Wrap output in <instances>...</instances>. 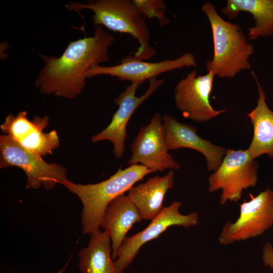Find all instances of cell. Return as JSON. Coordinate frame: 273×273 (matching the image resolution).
Segmentation results:
<instances>
[{"instance_id": "6da1fadb", "label": "cell", "mask_w": 273, "mask_h": 273, "mask_svg": "<svg viewBox=\"0 0 273 273\" xmlns=\"http://www.w3.org/2000/svg\"><path fill=\"white\" fill-rule=\"evenodd\" d=\"M95 28L93 36L70 41L59 57L40 55L44 64L35 86L42 94L73 99L84 88L89 70L109 61L115 37L102 26Z\"/></svg>"}, {"instance_id": "7a4b0ae2", "label": "cell", "mask_w": 273, "mask_h": 273, "mask_svg": "<svg viewBox=\"0 0 273 273\" xmlns=\"http://www.w3.org/2000/svg\"><path fill=\"white\" fill-rule=\"evenodd\" d=\"M210 24L213 55L206 63L207 72L221 78H232L242 71L251 68L253 46L246 38L240 25L226 21L211 3L201 7Z\"/></svg>"}, {"instance_id": "3957f363", "label": "cell", "mask_w": 273, "mask_h": 273, "mask_svg": "<svg viewBox=\"0 0 273 273\" xmlns=\"http://www.w3.org/2000/svg\"><path fill=\"white\" fill-rule=\"evenodd\" d=\"M152 172V170L143 165H131L124 169L120 167L109 178L98 183L80 184L66 180L63 185L75 194L82 204V235H90L99 230L104 213L110 202Z\"/></svg>"}, {"instance_id": "277c9868", "label": "cell", "mask_w": 273, "mask_h": 273, "mask_svg": "<svg viewBox=\"0 0 273 273\" xmlns=\"http://www.w3.org/2000/svg\"><path fill=\"white\" fill-rule=\"evenodd\" d=\"M65 8L69 12L90 10L93 12L92 20L95 27L100 26L112 31L130 35L139 44L133 55L135 58L145 60L156 55V49L150 44V33L146 20L132 1L71 2Z\"/></svg>"}, {"instance_id": "5b68a950", "label": "cell", "mask_w": 273, "mask_h": 273, "mask_svg": "<svg viewBox=\"0 0 273 273\" xmlns=\"http://www.w3.org/2000/svg\"><path fill=\"white\" fill-rule=\"evenodd\" d=\"M259 164L247 150L227 149L218 168L208 178V191L220 190L221 205L241 199L243 191L255 187L258 181Z\"/></svg>"}, {"instance_id": "8992f818", "label": "cell", "mask_w": 273, "mask_h": 273, "mask_svg": "<svg viewBox=\"0 0 273 273\" xmlns=\"http://www.w3.org/2000/svg\"><path fill=\"white\" fill-rule=\"evenodd\" d=\"M14 166L21 169L26 176V188L41 187L52 190L68 180L67 169L56 163H49L21 147L6 134L0 135V168Z\"/></svg>"}, {"instance_id": "52a82bcc", "label": "cell", "mask_w": 273, "mask_h": 273, "mask_svg": "<svg viewBox=\"0 0 273 273\" xmlns=\"http://www.w3.org/2000/svg\"><path fill=\"white\" fill-rule=\"evenodd\" d=\"M240 205L237 220L226 221L222 228L218 242L229 245L261 235L273 226V190L267 187L256 196Z\"/></svg>"}, {"instance_id": "ba28073f", "label": "cell", "mask_w": 273, "mask_h": 273, "mask_svg": "<svg viewBox=\"0 0 273 273\" xmlns=\"http://www.w3.org/2000/svg\"><path fill=\"white\" fill-rule=\"evenodd\" d=\"M214 75L211 72L199 75L194 70L181 79L174 87V104L184 117L205 123L226 111L215 110L210 103Z\"/></svg>"}, {"instance_id": "9c48e42d", "label": "cell", "mask_w": 273, "mask_h": 273, "mask_svg": "<svg viewBox=\"0 0 273 273\" xmlns=\"http://www.w3.org/2000/svg\"><path fill=\"white\" fill-rule=\"evenodd\" d=\"M181 205L180 202L174 201L169 206L164 207L144 230L126 237L114 260L117 267L122 270L126 269L133 261L144 244L158 238L168 228L175 225L189 228L197 225L199 223V214L192 212L188 214H182L179 212Z\"/></svg>"}, {"instance_id": "30bf717a", "label": "cell", "mask_w": 273, "mask_h": 273, "mask_svg": "<svg viewBox=\"0 0 273 273\" xmlns=\"http://www.w3.org/2000/svg\"><path fill=\"white\" fill-rule=\"evenodd\" d=\"M162 120L157 112L150 123L141 128L131 145L128 165H142L153 172L179 169V163L168 152Z\"/></svg>"}, {"instance_id": "8fae6325", "label": "cell", "mask_w": 273, "mask_h": 273, "mask_svg": "<svg viewBox=\"0 0 273 273\" xmlns=\"http://www.w3.org/2000/svg\"><path fill=\"white\" fill-rule=\"evenodd\" d=\"M145 93L141 97L136 96V92L141 84L132 82L114 99L118 106L109 124L102 131L91 138L93 143L109 141L113 145V153L117 158H121L125 152V141L127 136L126 127L133 113L137 108L164 83L163 79L152 78Z\"/></svg>"}, {"instance_id": "7c38bea8", "label": "cell", "mask_w": 273, "mask_h": 273, "mask_svg": "<svg viewBox=\"0 0 273 273\" xmlns=\"http://www.w3.org/2000/svg\"><path fill=\"white\" fill-rule=\"evenodd\" d=\"M49 118L34 116L32 120L27 117L25 111L16 115L10 113L1 125L2 131L10 136L29 152L42 158L52 154L60 145V140L56 130L45 133Z\"/></svg>"}, {"instance_id": "4fadbf2b", "label": "cell", "mask_w": 273, "mask_h": 273, "mask_svg": "<svg viewBox=\"0 0 273 273\" xmlns=\"http://www.w3.org/2000/svg\"><path fill=\"white\" fill-rule=\"evenodd\" d=\"M197 62L194 55L186 53L174 59H167L157 62H146L133 56L128 55L120 63L111 66L101 65L93 67L87 73V78L99 75L116 77L122 81L138 82L141 84L162 73L185 67H196Z\"/></svg>"}, {"instance_id": "5bb4252c", "label": "cell", "mask_w": 273, "mask_h": 273, "mask_svg": "<svg viewBox=\"0 0 273 273\" xmlns=\"http://www.w3.org/2000/svg\"><path fill=\"white\" fill-rule=\"evenodd\" d=\"M165 143L168 150L181 148L194 150L205 157L207 169L214 171L220 165L227 149L203 139L197 134V128L190 124L181 123L168 114L162 117Z\"/></svg>"}, {"instance_id": "9a60e30c", "label": "cell", "mask_w": 273, "mask_h": 273, "mask_svg": "<svg viewBox=\"0 0 273 273\" xmlns=\"http://www.w3.org/2000/svg\"><path fill=\"white\" fill-rule=\"evenodd\" d=\"M142 219L139 210L128 196H119L108 205L102 219L101 228L109 233L114 260L127 233L134 224Z\"/></svg>"}, {"instance_id": "2e32d148", "label": "cell", "mask_w": 273, "mask_h": 273, "mask_svg": "<svg viewBox=\"0 0 273 273\" xmlns=\"http://www.w3.org/2000/svg\"><path fill=\"white\" fill-rule=\"evenodd\" d=\"M258 97L256 107L247 114L253 127L252 141L246 149L250 156L256 159L262 155L273 158V111L266 101V94L254 72Z\"/></svg>"}, {"instance_id": "e0dca14e", "label": "cell", "mask_w": 273, "mask_h": 273, "mask_svg": "<svg viewBox=\"0 0 273 273\" xmlns=\"http://www.w3.org/2000/svg\"><path fill=\"white\" fill-rule=\"evenodd\" d=\"M174 173L170 170L165 176H155L145 183L132 187L128 197L139 210L142 219L152 220L162 211L167 191L173 186Z\"/></svg>"}, {"instance_id": "ac0fdd59", "label": "cell", "mask_w": 273, "mask_h": 273, "mask_svg": "<svg viewBox=\"0 0 273 273\" xmlns=\"http://www.w3.org/2000/svg\"><path fill=\"white\" fill-rule=\"evenodd\" d=\"M78 267L81 273H123L113 259L108 231L99 229L90 234L88 246L79 252Z\"/></svg>"}, {"instance_id": "d6986e66", "label": "cell", "mask_w": 273, "mask_h": 273, "mask_svg": "<svg viewBox=\"0 0 273 273\" xmlns=\"http://www.w3.org/2000/svg\"><path fill=\"white\" fill-rule=\"evenodd\" d=\"M252 15L254 24L248 30L249 39L273 34V0H228L221 13L233 20L241 12Z\"/></svg>"}, {"instance_id": "ffe728a7", "label": "cell", "mask_w": 273, "mask_h": 273, "mask_svg": "<svg viewBox=\"0 0 273 273\" xmlns=\"http://www.w3.org/2000/svg\"><path fill=\"white\" fill-rule=\"evenodd\" d=\"M132 2L145 19H156L162 27L169 23L170 19L166 16V4L163 1L132 0Z\"/></svg>"}, {"instance_id": "44dd1931", "label": "cell", "mask_w": 273, "mask_h": 273, "mask_svg": "<svg viewBox=\"0 0 273 273\" xmlns=\"http://www.w3.org/2000/svg\"><path fill=\"white\" fill-rule=\"evenodd\" d=\"M262 260L264 265L273 271V247L269 242H266L263 246Z\"/></svg>"}, {"instance_id": "7402d4cb", "label": "cell", "mask_w": 273, "mask_h": 273, "mask_svg": "<svg viewBox=\"0 0 273 273\" xmlns=\"http://www.w3.org/2000/svg\"><path fill=\"white\" fill-rule=\"evenodd\" d=\"M71 256L70 257V258L68 259V260H67V261L66 262V263L65 264V265L63 266V267L61 268L59 270H58L57 272L56 273H64L65 272V271L66 270V269L67 268L71 259ZM48 273H51L50 272H48Z\"/></svg>"}]
</instances>
